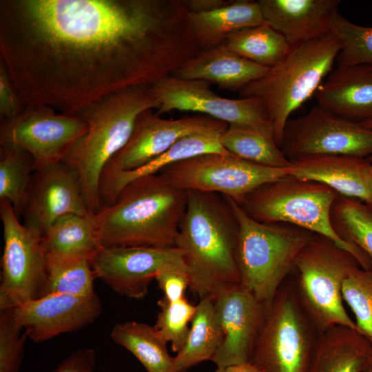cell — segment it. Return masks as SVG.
I'll return each mask as SVG.
<instances>
[{
    "mask_svg": "<svg viewBox=\"0 0 372 372\" xmlns=\"http://www.w3.org/2000/svg\"><path fill=\"white\" fill-rule=\"evenodd\" d=\"M227 0H183L188 12L201 13L211 12L230 4Z\"/></svg>",
    "mask_w": 372,
    "mask_h": 372,
    "instance_id": "42",
    "label": "cell"
},
{
    "mask_svg": "<svg viewBox=\"0 0 372 372\" xmlns=\"http://www.w3.org/2000/svg\"><path fill=\"white\" fill-rule=\"evenodd\" d=\"M371 349L359 331L334 326L319 333L307 372H363Z\"/></svg>",
    "mask_w": 372,
    "mask_h": 372,
    "instance_id": "24",
    "label": "cell"
},
{
    "mask_svg": "<svg viewBox=\"0 0 372 372\" xmlns=\"http://www.w3.org/2000/svg\"><path fill=\"white\" fill-rule=\"evenodd\" d=\"M338 236L363 251L372 262V210L363 202L339 195L330 213Z\"/></svg>",
    "mask_w": 372,
    "mask_h": 372,
    "instance_id": "34",
    "label": "cell"
},
{
    "mask_svg": "<svg viewBox=\"0 0 372 372\" xmlns=\"http://www.w3.org/2000/svg\"><path fill=\"white\" fill-rule=\"evenodd\" d=\"M159 105L151 85H144L106 96L76 114L87 130L62 161L77 172L92 214L101 207L100 183L106 165L129 141L138 116Z\"/></svg>",
    "mask_w": 372,
    "mask_h": 372,
    "instance_id": "4",
    "label": "cell"
},
{
    "mask_svg": "<svg viewBox=\"0 0 372 372\" xmlns=\"http://www.w3.org/2000/svg\"><path fill=\"white\" fill-rule=\"evenodd\" d=\"M187 192L160 173L125 185L114 203L94 216L102 246L175 247Z\"/></svg>",
    "mask_w": 372,
    "mask_h": 372,
    "instance_id": "3",
    "label": "cell"
},
{
    "mask_svg": "<svg viewBox=\"0 0 372 372\" xmlns=\"http://www.w3.org/2000/svg\"><path fill=\"white\" fill-rule=\"evenodd\" d=\"M24 108L6 66L0 61V118L1 122L17 116Z\"/></svg>",
    "mask_w": 372,
    "mask_h": 372,
    "instance_id": "39",
    "label": "cell"
},
{
    "mask_svg": "<svg viewBox=\"0 0 372 372\" xmlns=\"http://www.w3.org/2000/svg\"><path fill=\"white\" fill-rule=\"evenodd\" d=\"M367 367L369 368L371 370H372V349L371 351V353L369 357Z\"/></svg>",
    "mask_w": 372,
    "mask_h": 372,
    "instance_id": "45",
    "label": "cell"
},
{
    "mask_svg": "<svg viewBox=\"0 0 372 372\" xmlns=\"http://www.w3.org/2000/svg\"><path fill=\"white\" fill-rule=\"evenodd\" d=\"M220 141L228 152L244 160L271 167L286 168L291 165L271 132L228 125Z\"/></svg>",
    "mask_w": 372,
    "mask_h": 372,
    "instance_id": "30",
    "label": "cell"
},
{
    "mask_svg": "<svg viewBox=\"0 0 372 372\" xmlns=\"http://www.w3.org/2000/svg\"><path fill=\"white\" fill-rule=\"evenodd\" d=\"M263 17L289 45L313 39L330 31L338 11V0H259Z\"/></svg>",
    "mask_w": 372,
    "mask_h": 372,
    "instance_id": "22",
    "label": "cell"
},
{
    "mask_svg": "<svg viewBox=\"0 0 372 372\" xmlns=\"http://www.w3.org/2000/svg\"><path fill=\"white\" fill-rule=\"evenodd\" d=\"M187 18L200 51L222 44L227 35L237 30L267 24L258 1H233L211 12H188Z\"/></svg>",
    "mask_w": 372,
    "mask_h": 372,
    "instance_id": "26",
    "label": "cell"
},
{
    "mask_svg": "<svg viewBox=\"0 0 372 372\" xmlns=\"http://www.w3.org/2000/svg\"><path fill=\"white\" fill-rule=\"evenodd\" d=\"M95 363L94 350L83 348L70 353L50 372H94Z\"/></svg>",
    "mask_w": 372,
    "mask_h": 372,
    "instance_id": "41",
    "label": "cell"
},
{
    "mask_svg": "<svg viewBox=\"0 0 372 372\" xmlns=\"http://www.w3.org/2000/svg\"><path fill=\"white\" fill-rule=\"evenodd\" d=\"M183 0H0V61L24 107L76 114L199 49Z\"/></svg>",
    "mask_w": 372,
    "mask_h": 372,
    "instance_id": "1",
    "label": "cell"
},
{
    "mask_svg": "<svg viewBox=\"0 0 372 372\" xmlns=\"http://www.w3.org/2000/svg\"><path fill=\"white\" fill-rule=\"evenodd\" d=\"M157 304L160 307L154 327L167 343L172 350L178 353L185 345L196 306L190 303L185 297L176 301H169L164 296Z\"/></svg>",
    "mask_w": 372,
    "mask_h": 372,
    "instance_id": "37",
    "label": "cell"
},
{
    "mask_svg": "<svg viewBox=\"0 0 372 372\" xmlns=\"http://www.w3.org/2000/svg\"><path fill=\"white\" fill-rule=\"evenodd\" d=\"M28 335L11 309L0 311V372H19Z\"/></svg>",
    "mask_w": 372,
    "mask_h": 372,
    "instance_id": "38",
    "label": "cell"
},
{
    "mask_svg": "<svg viewBox=\"0 0 372 372\" xmlns=\"http://www.w3.org/2000/svg\"><path fill=\"white\" fill-rule=\"evenodd\" d=\"M112 340L131 353L147 372H176L174 357L167 351V342L154 326L128 321L114 325Z\"/></svg>",
    "mask_w": 372,
    "mask_h": 372,
    "instance_id": "29",
    "label": "cell"
},
{
    "mask_svg": "<svg viewBox=\"0 0 372 372\" xmlns=\"http://www.w3.org/2000/svg\"><path fill=\"white\" fill-rule=\"evenodd\" d=\"M269 69L237 55L220 44L199 51L172 75L214 83L222 89L240 92L265 76Z\"/></svg>",
    "mask_w": 372,
    "mask_h": 372,
    "instance_id": "23",
    "label": "cell"
},
{
    "mask_svg": "<svg viewBox=\"0 0 372 372\" xmlns=\"http://www.w3.org/2000/svg\"><path fill=\"white\" fill-rule=\"evenodd\" d=\"M90 262L96 278L116 293L136 300L146 297L151 282L161 271H187L183 254L176 247L102 246Z\"/></svg>",
    "mask_w": 372,
    "mask_h": 372,
    "instance_id": "15",
    "label": "cell"
},
{
    "mask_svg": "<svg viewBox=\"0 0 372 372\" xmlns=\"http://www.w3.org/2000/svg\"><path fill=\"white\" fill-rule=\"evenodd\" d=\"M318 335L293 285L284 282L267 310L249 362L263 372H307Z\"/></svg>",
    "mask_w": 372,
    "mask_h": 372,
    "instance_id": "9",
    "label": "cell"
},
{
    "mask_svg": "<svg viewBox=\"0 0 372 372\" xmlns=\"http://www.w3.org/2000/svg\"><path fill=\"white\" fill-rule=\"evenodd\" d=\"M187 192V207L175 247L183 254L189 287L201 299L240 283L236 263L238 223L225 196Z\"/></svg>",
    "mask_w": 372,
    "mask_h": 372,
    "instance_id": "2",
    "label": "cell"
},
{
    "mask_svg": "<svg viewBox=\"0 0 372 372\" xmlns=\"http://www.w3.org/2000/svg\"><path fill=\"white\" fill-rule=\"evenodd\" d=\"M0 151V200L10 203L19 218L35 170L34 161L28 152L18 147L1 145Z\"/></svg>",
    "mask_w": 372,
    "mask_h": 372,
    "instance_id": "33",
    "label": "cell"
},
{
    "mask_svg": "<svg viewBox=\"0 0 372 372\" xmlns=\"http://www.w3.org/2000/svg\"><path fill=\"white\" fill-rule=\"evenodd\" d=\"M289 171L232 154L209 153L172 164L159 173L178 189L219 194L239 203L261 185L289 175Z\"/></svg>",
    "mask_w": 372,
    "mask_h": 372,
    "instance_id": "10",
    "label": "cell"
},
{
    "mask_svg": "<svg viewBox=\"0 0 372 372\" xmlns=\"http://www.w3.org/2000/svg\"><path fill=\"white\" fill-rule=\"evenodd\" d=\"M280 149L289 160L311 155L372 156V130L313 106L306 114L289 119Z\"/></svg>",
    "mask_w": 372,
    "mask_h": 372,
    "instance_id": "11",
    "label": "cell"
},
{
    "mask_svg": "<svg viewBox=\"0 0 372 372\" xmlns=\"http://www.w3.org/2000/svg\"><path fill=\"white\" fill-rule=\"evenodd\" d=\"M163 296L169 301L178 300L184 296L189 287L187 271L181 269H167L161 271L155 278Z\"/></svg>",
    "mask_w": 372,
    "mask_h": 372,
    "instance_id": "40",
    "label": "cell"
},
{
    "mask_svg": "<svg viewBox=\"0 0 372 372\" xmlns=\"http://www.w3.org/2000/svg\"><path fill=\"white\" fill-rule=\"evenodd\" d=\"M222 44L237 55L269 68L277 64L290 48L285 37L268 24L234 32Z\"/></svg>",
    "mask_w": 372,
    "mask_h": 372,
    "instance_id": "31",
    "label": "cell"
},
{
    "mask_svg": "<svg viewBox=\"0 0 372 372\" xmlns=\"http://www.w3.org/2000/svg\"><path fill=\"white\" fill-rule=\"evenodd\" d=\"M330 30L340 44L338 65H372V27L355 24L337 11L331 18Z\"/></svg>",
    "mask_w": 372,
    "mask_h": 372,
    "instance_id": "35",
    "label": "cell"
},
{
    "mask_svg": "<svg viewBox=\"0 0 372 372\" xmlns=\"http://www.w3.org/2000/svg\"><path fill=\"white\" fill-rule=\"evenodd\" d=\"M94 214H67L41 237L45 258H83L91 261L102 247Z\"/></svg>",
    "mask_w": 372,
    "mask_h": 372,
    "instance_id": "27",
    "label": "cell"
},
{
    "mask_svg": "<svg viewBox=\"0 0 372 372\" xmlns=\"http://www.w3.org/2000/svg\"><path fill=\"white\" fill-rule=\"evenodd\" d=\"M78 114L57 113L48 106L25 107L0 125V145L20 147L33 158L35 169L61 162L87 131Z\"/></svg>",
    "mask_w": 372,
    "mask_h": 372,
    "instance_id": "13",
    "label": "cell"
},
{
    "mask_svg": "<svg viewBox=\"0 0 372 372\" xmlns=\"http://www.w3.org/2000/svg\"><path fill=\"white\" fill-rule=\"evenodd\" d=\"M225 197L238 223L236 263L240 284L269 308L314 233L291 224L257 221Z\"/></svg>",
    "mask_w": 372,
    "mask_h": 372,
    "instance_id": "6",
    "label": "cell"
},
{
    "mask_svg": "<svg viewBox=\"0 0 372 372\" xmlns=\"http://www.w3.org/2000/svg\"><path fill=\"white\" fill-rule=\"evenodd\" d=\"M340 50V41L331 30L291 45L287 54L265 76L239 92L241 97L260 100L280 147L290 115L316 93L332 70Z\"/></svg>",
    "mask_w": 372,
    "mask_h": 372,
    "instance_id": "5",
    "label": "cell"
},
{
    "mask_svg": "<svg viewBox=\"0 0 372 372\" xmlns=\"http://www.w3.org/2000/svg\"><path fill=\"white\" fill-rule=\"evenodd\" d=\"M289 175L324 184L339 195L372 202L371 163L344 155H311L290 161Z\"/></svg>",
    "mask_w": 372,
    "mask_h": 372,
    "instance_id": "20",
    "label": "cell"
},
{
    "mask_svg": "<svg viewBox=\"0 0 372 372\" xmlns=\"http://www.w3.org/2000/svg\"><path fill=\"white\" fill-rule=\"evenodd\" d=\"M366 160H367L368 161H372V156H370L369 158H366Z\"/></svg>",
    "mask_w": 372,
    "mask_h": 372,
    "instance_id": "47",
    "label": "cell"
},
{
    "mask_svg": "<svg viewBox=\"0 0 372 372\" xmlns=\"http://www.w3.org/2000/svg\"><path fill=\"white\" fill-rule=\"evenodd\" d=\"M342 293L358 331L372 342V269L353 267L344 281Z\"/></svg>",
    "mask_w": 372,
    "mask_h": 372,
    "instance_id": "36",
    "label": "cell"
},
{
    "mask_svg": "<svg viewBox=\"0 0 372 372\" xmlns=\"http://www.w3.org/2000/svg\"><path fill=\"white\" fill-rule=\"evenodd\" d=\"M3 229L0 311L12 309L39 297L46 258L41 238L20 223L11 204L0 202Z\"/></svg>",
    "mask_w": 372,
    "mask_h": 372,
    "instance_id": "12",
    "label": "cell"
},
{
    "mask_svg": "<svg viewBox=\"0 0 372 372\" xmlns=\"http://www.w3.org/2000/svg\"><path fill=\"white\" fill-rule=\"evenodd\" d=\"M215 372H263V371L256 364L249 362L217 368Z\"/></svg>",
    "mask_w": 372,
    "mask_h": 372,
    "instance_id": "43",
    "label": "cell"
},
{
    "mask_svg": "<svg viewBox=\"0 0 372 372\" xmlns=\"http://www.w3.org/2000/svg\"><path fill=\"white\" fill-rule=\"evenodd\" d=\"M222 134L196 133L182 138L169 149L145 166L129 172L119 173L102 179L100 183L101 206L112 204L121 189L130 181L158 174L172 164L196 156L209 153L231 154L221 145Z\"/></svg>",
    "mask_w": 372,
    "mask_h": 372,
    "instance_id": "25",
    "label": "cell"
},
{
    "mask_svg": "<svg viewBox=\"0 0 372 372\" xmlns=\"http://www.w3.org/2000/svg\"><path fill=\"white\" fill-rule=\"evenodd\" d=\"M368 205L371 208V209L372 210V202H371V203L370 205Z\"/></svg>",
    "mask_w": 372,
    "mask_h": 372,
    "instance_id": "49",
    "label": "cell"
},
{
    "mask_svg": "<svg viewBox=\"0 0 372 372\" xmlns=\"http://www.w3.org/2000/svg\"><path fill=\"white\" fill-rule=\"evenodd\" d=\"M96 295L54 293L30 300L11 309L12 314L34 342H43L92 324L102 313Z\"/></svg>",
    "mask_w": 372,
    "mask_h": 372,
    "instance_id": "19",
    "label": "cell"
},
{
    "mask_svg": "<svg viewBox=\"0 0 372 372\" xmlns=\"http://www.w3.org/2000/svg\"><path fill=\"white\" fill-rule=\"evenodd\" d=\"M319 107L344 118L372 120V65H338L318 87Z\"/></svg>",
    "mask_w": 372,
    "mask_h": 372,
    "instance_id": "21",
    "label": "cell"
},
{
    "mask_svg": "<svg viewBox=\"0 0 372 372\" xmlns=\"http://www.w3.org/2000/svg\"><path fill=\"white\" fill-rule=\"evenodd\" d=\"M92 214L77 172L63 161L37 168L23 208V225L41 238L59 218Z\"/></svg>",
    "mask_w": 372,
    "mask_h": 372,
    "instance_id": "17",
    "label": "cell"
},
{
    "mask_svg": "<svg viewBox=\"0 0 372 372\" xmlns=\"http://www.w3.org/2000/svg\"><path fill=\"white\" fill-rule=\"evenodd\" d=\"M369 162L371 163V176H372V161Z\"/></svg>",
    "mask_w": 372,
    "mask_h": 372,
    "instance_id": "48",
    "label": "cell"
},
{
    "mask_svg": "<svg viewBox=\"0 0 372 372\" xmlns=\"http://www.w3.org/2000/svg\"><path fill=\"white\" fill-rule=\"evenodd\" d=\"M338 196L324 184L287 175L261 185L237 203L257 221L291 224L324 236L353 255L362 268L372 269L368 256L333 228L330 213Z\"/></svg>",
    "mask_w": 372,
    "mask_h": 372,
    "instance_id": "7",
    "label": "cell"
},
{
    "mask_svg": "<svg viewBox=\"0 0 372 372\" xmlns=\"http://www.w3.org/2000/svg\"><path fill=\"white\" fill-rule=\"evenodd\" d=\"M96 278L89 260L46 258L39 297L54 293L90 296L95 293Z\"/></svg>",
    "mask_w": 372,
    "mask_h": 372,
    "instance_id": "32",
    "label": "cell"
},
{
    "mask_svg": "<svg viewBox=\"0 0 372 372\" xmlns=\"http://www.w3.org/2000/svg\"><path fill=\"white\" fill-rule=\"evenodd\" d=\"M360 266L331 239L314 234L297 255L298 280L293 285L298 302L318 333L337 325L358 331L343 304L342 285L350 270Z\"/></svg>",
    "mask_w": 372,
    "mask_h": 372,
    "instance_id": "8",
    "label": "cell"
},
{
    "mask_svg": "<svg viewBox=\"0 0 372 372\" xmlns=\"http://www.w3.org/2000/svg\"><path fill=\"white\" fill-rule=\"evenodd\" d=\"M227 126L208 116L165 119L145 110L136 118L126 145L106 165L101 180L145 166L183 137L196 133L222 134Z\"/></svg>",
    "mask_w": 372,
    "mask_h": 372,
    "instance_id": "16",
    "label": "cell"
},
{
    "mask_svg": "<svg viewBox=\"0 0 372 372\" xmlns=\"http://www.w3.org/2000/svg\"><path fill=\"white\" fill-rule=\"evenodd\" d=\"M210 84L205 81L183 79L174 75L161 79L151 85L160 104L155 114L160 116L174 110L196 112L227 125L273 134L271 123L259 99L224 98L211 91Z\"/></svg>",
    "mask_w": 372,
    "mask_h": 372,
    "instance_id": "14",
    "label": "cell"
},
{
    "mask_svg": "<svg viewBox=\"0 0 372 372\" xmlns=\"http://www.w3.org/2000/svg\"><path fill=\"white\" fill-rule=\"evenodd\" d=\"M191 322L187 341L174 356L176 372H185L202 362L211 360L224 339L211 296L200 299Z\"/></svg>",
    "mask_w": 372,
    "mask_h": 372,
    "instance_id": "28",
    "label": "cell"
},
{
    "mask_svg": "<svg viewBox=\"0 0 372 372\" xmlns=\"http://www.w3.org/2000/svg\"><path fill=\"white\" fill-rule=\"evenodd\" d=\"M363 372H372V370H371L369 368L366 367Z\"/></svg>",
    "mask_w": 372,
    "mask_h": 372,
    "instance_id": "46",
    "label": "cell"
},
{
    "mask_svg": "<svg viewBox=\"0 0 372 372\" xmlns=\"http://www.w3.org/2000/svg\"><path fill=\"white\" fill-rule=\"evenodd\" d=\"M366 128L372 130V120L360 123Z\"/></svg>",
    "mask_w": 372,
    "mask_h": 372,
    "instance_id": "44",
    "label": "cell"
},
{
    "mask_svg": "<svg viewBox=\"0 0 372 372\" xmlns=\"http://www.w3.org/2000/svg\"><path fill=\"white\" fill-rule=\"evenodd\" d=\"M211 297L224 334L211 361L217 368L249 362L268 308L240 283L223 287Z\"/></svg>",
    "mask_w": 372,
    "mask_h": 372,
    "instance_id": "18",
    "label": "cell"
}]
</instances>
